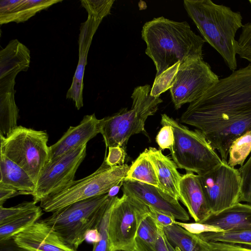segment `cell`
I'll return each mask as SVG.
<instances>
[{
  "instance_id": "6da1fadb",
  "label": "cell",
  "mask_w": 251,
  "mask_h": 251,
  "mask_svg": "<svg viewBox=\"0 0 251 251\" xmlns=\"http://www.w3.org/2000/svg\"><path fill=\"white\" fill-rule=\"evenodd\" d=\"M180 123L195 127L227 161L232 142L251 130V64L232 72L190 103Z\"/></svg>"
},
{
  "instance_id": "7a4b0ae2",
  "label": "cell",
  "mask_w": 251,
  "mask_h": 251,
  "mask_svg": "<svg viewBox=\"0 0 251 251\" xmlns=\"http://www.w3.org/2000/svg\"><path fill=\"white\" fill-rule=\"evenodd\" d=\"M141 33L147 46L145 52L155 66L156 76L177 63L202 59L205 41L186 22L160 17L146 22Z\"/></svg>"
},
{
  "instance_id": "3957f363",
  "label": "cell",
  "mask_w": 251,
  "mask_h": 251,
  "mask_svg": "<svg viewBox=\"0 0 251 251\" xmlns=\"http://www.w3.org/2000/svg\"><path fill=\"white\" fill-rule=\"evenodd\" d=\"M183 5L204 41L221 55L230 70H236L235 35L243 25L240 12L210 0H184Z\"/></svg>"
},
{
  "instance_id": "277c9868",
  "label": "cell",
  "mask_w": 251,
  "mask_h": 251,
  "mask_svg": "<svg viewBox=\"0 0 251 251\" xmlns=\"http://www.w3.org/2000/svg\"><path fill=\"white\" fill-rule=\"evenodd\" d=\"M150 85L137 86L131 95L132 104L128 110L123 108L118 113L100 119V133L106 148L121 146L126 149L132 135L145 132L147 118L157 111L162 100L151 95Z\"/></svg>"
},
{
  "instance_id": "5b68a950",
  "label": "cell",
  "mask_w": 251,
  "mask_h": 251,
  "mask_svg": "<svg viewBox=\"0 0 251 251\" xmlns=\"http://www.w3.org/2000/svg\"><path fill=\"white\" fill-rule=\"evenodd\" d=\"M108 194L77 201L43 220L68 246L76 250L88 230L97 228L109 205Z\"/></svg>"
},
{
  "instance_id": "8992f818",
  "label": "cell",
  "mask_w": 251,
  "mask_h": 251,
  "mask_svg": "<svg viewBox=\"0 0 251 251\" xmlns=\"http://www.w3.org/2000/svg\"><path fill=\"white\" fill-rule=\"evenodd\" d=\"M161 124L173 129V145L170 150L177 168L201 175L222 162L221 157L199 130H190L165 114L161 115Z\"/></svg>"
},
{
  "instance_id": "52a82bcc",
  "label": "cell",
  "mask_w": 251,
  "mask_h": 251,
  "mask_svg": "<svg viewBox=\"0 0 251 251\" xmlns=\"http://www.w3.org/2000/svg\"><path fill=\"white\" fill-rule=\"evenodd\" d=\"M129 167L126 164L111 167L104 158L93 173L73 180L58 192L44 199L40 207L45 212L53 213L75 202L108 194L113 187L124 181Z\"/></svg>"
},
{
  "instance_id": "ba28073f",
  "label": "cell",
  "mask_w": 251,
  "mask_h": 251,
  "mask_svg": "<svg viewBox=\"0 0 251 251\" xmlns=\"http://www.w3.org/2000/svg\"><path fill=\"white\" fill-rule=\"evenodd\" d=\"M48 139L45 131L18 126L6 136L0 135V152L25 170L36 184L50 161Z\"/></svg>"
},
{
  "instance_id": "9c48e42d",
  "label": "cell",
  "mask_w": 251,
  "mask_h": 251,
  "mask_svg": "<svg viewBox=\"0 0 251 251\" xmlns=\"http://www.w3.org/2000/svg\"><path fill=\"white\" fill-rule=\"evenodd\" d=\"M149 211L148 206L129 195L116 196L108 223L110 251H129L132 248L141 220Z\"/></svg>"
},
{
  "instance_id": "30bf717a",
  "label": "cell",
  "mask_w": 251,
  "mask_h": 251,
  "mask_svg": "<svg viewBox=\"0 0 251 251\" xmlns=\"http://www.w3.org/2000/svg\"><path fill=\"white\" fill-rule=\"evenodd\" d=\"M204 194L212 214L220 212L240 202L241 178L238 169L222 162L198 175Z\"/></svg>"
},
{
  "instance_id": "8fae6325",
  "label": "cell",
  "mask_w": 251,
  "mask_h": 251,
  "mask_svg": "<svg viewBox=\"0 0 251 251\" xmlns=\"http://www.w3.org/2000/svg\"><path fill=\"white\" fill-rule=\"evenodd\" d=\"M210 65L202 59L180 64L169 89L176 109L201 97L219 80Z\"/></svg>"
},
{
  "instance_id": "7c38bea8",
  "label": "cell",
  "mask_w": 251,
  "mask_h": 251,
  "mask_svg": "<svg viewBox=\"0 0 251 251\" xmlns=\"http://www.w3.org/2000/svg\"><path fill=\"white\" fill-rule=\"evenodd\" d=\"M87 144L50 160L42 170L31 195L33 201L40 202L54 194L74 180L75 173L86 155Z\"/></svg>"
},
{
  "instance_id": "4fadbf2b",
  "label": "cell",
  "mask_w": 251,
  "mask_h": 251,
  "mask_svg": "<svg viewBox=\"0 0 251 251\" xmlns=\"http://www.w3.org/2000/svg\"><path fill=\"white\" fill-rule=\"evenodd\" d=\"M122 191L149 207L172 215L176 220L186 221L190 219L178 200L156 187L136 181L125 180Z\"/></svg>"
},
{
  "instance_id": "5bb4252c",
  "label": "cell",
  "mask_w": 251,
  "mask_h": 251,
  "mask_svg": "<svg viewBox=\"0 0 251 251\" xmlns=\"http://www.w3.org/2000/svg\"><path fill=\"white\" fill-rule=\"evenodd\" d=\"M104 18L88 14L86 21L82 23L78 37V61L66 98L72 100L77 110L83 106V77L87 56L93 37Z\"/></svg>"
},
{
  "instance_id": "9a60e30c",
  "label": "cell",
  "mask_w": 251,
  "mask_h": 251,
  "mask_svg": "<svg viewBox=\"0 0 251 251\" xmlns=\"http://www.w3.org/2000/svg\"><path fill=\"white\" fill-rule=\"evenodd\" d=\"M27 251H77L67 245L43 220H38L13 237Z\"/></svg>"
},
{
  "instance_id": "2e32d148",
  "label": "cell",
  "mask_w": 251,
  "mask_h": 251,
  "mask_svg": "<svg viewBox=\"0 0 251 251\" xmlns=\"http://www.w3.org/2000/svg\"><path fill=\"white\" fill-rule=\"evenodd\" d=\"M100 120L95 114L84 116L76 126H71L62 136L50 146V160L62 155L71 150L86 144L100 133Z\"/></svg>"
},
{
  "instance_id": "e0dca14e",
  "label": "cell",
  "mask_w": 251,
  "mask_h": 251,
  "mask_svg": "<svg viewBox=\"0 0 251 251\" xmlns=\"http://www.w3.org/2000/svg\"><path fill=\"white\" fill-rule=\"evenodd\" d=\"M179 193V201L187 207L195 222L202 223L212 214L198 175L187 172L182 176Z\"/></svg>"
},
{
  "instance_id": "ac0fdd59",
  "label": "cell",
  "mask_w": 251,
  "mask_h": 251,
  "mask_svg": "<svg viewBox=\"0 0 251 251\" xmlns=\"http://www.w3.org/2000/svg\"><path fill=\"white\" fill-rule=\"evenodd\" d=\"M29 49L17 39L0 51V83L15 82L18 74L26 71L30 63Z\"/></svg>"
},
{
  "instance_id": "d6986e66",
  "label": "cell",
  "mask_w": 251,
  "mask_h": 251,
  "mask_svg": "<svg viewBox=\"0 0 251 251\" xmlns=\"http://www.w3.org/2000/svg\"><path fill=\"white\" fill-rule=\"evenodd\" d=\"M60 0H1L0 24L25 22Z\"/></svg>"
},
{
  "instance_id": "ffe728a7",
  "label": "cell",
  "mask_w": 251,
  "mask_h": 251,
  "mask_svg": "<svg viewBox=\"0 0 251 251\" xmlns=\"http://www.w3.org/2000/svg\"><path fill=\"white\" fill-rule=\"evenodd\" d=\"M146 150L155 167L160 189L179 200V185L181 176L176 164L161 150L150 147Z\"/></svg>"
},
{
  "instance_id": "44dd1931",
  "label": "cell",
  "mask_w": 251,
  "mask_h": 251,
  "mask_svg": "<svg viewBox=\"0 0 251 251\" xmlns=\"http://www.w3.org/2000/svg\"><path fill=\"white\" fill-rule=\"evenodd\" d=\"M201 223L217 226L224 231L251 230V205L238 202Z\"/></svg>"
},
{
  "instance_id": "7402d4cb",
  "label": "cell",
  "mask_w": 251,
  "mask_h": 251,
  "mask_svg": "<svg viewBox=\"0 0 251 251\" xmlns=\"http://www.w3.org/2000/svg\"><path fill=\"white\" fill-rule=\"evenodd\" d=\"M0 183L20 192L32 195L36 184L22 168L0 152Z\"/></svg>"
},
{
  "instance_id": "603a6c76",
  "label": "cell",
  "mask_w": 251,
  "mask_h": 251,
  "mask_svg": "<svg viewBox=\"0 0 251 251\" xmlns=\"http://www.w3.org/2000/svg\"><path fill=\"white\" fill-rule=\"evenodd\" d=\"M14 89L0 90V135L6 136L17 126L19 109Z\"/></svg>"
},
{
  "instance_id": "cb8c5ba5",
  "label": "cell",
  "mask_w": 251,
  "mask_h": 251,
  "mask_svg": "<svg viewBox=\"0 0 251 251\" xmlns=\"http://www.w3.org/2000/svg\"><path fill=\"white\" fill-rule=\"evenodd\" d=\"M125 180L136 181L160 189L155 167L146 149L129 167Z\"/></svg>"
},
{
  "instance_id": "d4e9b609",
  "label": "cell",
  "mask_w": 251,
  "mask_h": 251,
  "mask_svg": "<svg viewBox=\"0 0 251 251\" xmlns=\"http://www.w3.org/2000/svg\"><path fill=\"white\" fill-rule=\"evenodd\" d=\"M42 215V209L40 206H37L35 208L0 225V241L12 238L39 220Z\"/></svg>"
},
{
  "instance_id": "484cf974",
  "label": "cell",
  "mask_w": 251,
  "mask_h": 251,
  "mask_svg": "<svg viewBox=\"0 0 251 251\" xmlns=\"http://www.w3.org/2000/svg\"><path fill=\"white\" fill-rule=\"evenodd\" d=\"M163 228L167 241L174 248L180 251H201L196 234L176 224Z\"/></svg>"
},
{
  "instance_id": "4316f807",
  "label": "cell",
  "mask_w": 251,
  "mask_h": 251,
  "mask_svg": "<svg viewBox=\"0 0 251 251\" xmlns=\"http://www.w3.org/2000/svg\"><path fill=\"white\" fill-rule=\"evenodd\" d=\"M198 235L206 241L240 245L251 248V230L205 232Z\"/></svg>"
},
{
  "instance_id": "83f0119b",
  "label": "cell",
  "mask_w": 251,
  "mask_h": 251,
  "mask_svg": "<svg viewBox=\"0 0 251 251\" xmlns=\"http://www.w3.org/2000/svg\"><path fill=\"white\" fill-rule=\"evenodd\" d=\"M251 152V130L234 140L228 150V164L232 168L242 166Z\"/></svg>"
},
{
  "instance_id": "f1b7e54d",
  "label": "cell",
  "mask_w": 251,
  "mask_h": 251,
  "mask_svg": "<svg viewBox=\"0 0 251 251\" xmlns=\"http://www.w3.org/2000/svg\"><path fill=\"white\" fill-rule=\"evenodd\" d=\"M180 64V63H177L159 75L155 76L151 90L150 94L151 96L154 97H159L162 93L171 88Z\"/></svg>"
},
{
  "instance_id": "f546056e",
  "label": "cell",
  "mask_w": 251,
  "mask_h": 251,
  "mask_svg": "<svg viewBox=\"0 0 251 251\" xmlns=\"http://www.w3.org/2000/svg\"><path fill=\"white\" fill-rule=\"evenodd\" d=\"M158 233V225L149 211L142 218L137 232V237L154 246Z\"/></svg>"
},
{
  "instance_id": "4dcf8cb0",
  "label": "cell",
  "mask_w": 251,
  "mask_h": 251,
  "mask_svg": "<svg viewBox=\"0 0 251 251\" xmlns=\"http://www.w3.org/2000/svg\"><path fill=\"white\" fill-rule=\"evenodd\" d=\"M115 197H111L108 207L97 228L100 232L101 238L99 242L93 244L92 251H110L108 237V223L111 210L114 201Z\"/></svg>"
},
{
  "instance_id": "1f68e13d",
  "label": "cell",
  "mask_w": 251,
  "mask_h": 251,
  "mask_svg": "<svg viewBox=\"0 0 251 251\" xmlns=\"http://www.w3.org/2000/svg\"><path fill=\"white\" fill-rule=\"evenodd\" d=\"M238 169L241 178L239 202L251 205V155Z\"/></svg>"
},
{
  "instance_id": "d6a6232c",
  "label": "cell",
  "mask_w": 251,
  "mask_h": 251,
  "mask_svg": "<svg viewBox=\"0 0 251 251\" xmlns=\"http://www.w3.org/2000/svg\"><path fill=\"white\" fill-rule=\"evenodd\" d=\"M36 202L25 201L15 206L6 208L2 205L0 206V225L19 216L24 213L33 209L37 206Z\"/></svg>"
},
{
  "instance_id": "836d02e7",
  "label": "cell",
  "mask_w": 251,
  "mask_h": 251,
  "mask_svg": "<svg viewBox=\"0 0 251 251\" xmlns=\"http://www.w3.org/2000/svg\"><path fill=\"white\" fill-rule=\"evenodd\" d=\"M237 41V54L251 64V22L243 25Z\"/></svg>"
},
{
  "instance_id": "e575fe53",
  "label": "cell",
  "mask_w": 251,
  "mask_h": 251,
  "mask_svg": "<svg viewBox=\"0 0 251 251\" xmlns=\"http://www.w3.org/2000/svg\"><path fill=\"white\" fill-rule=\"evenodd\" d=\"M202 251H251V248L240 245L204 241L196 235Z\"/></svg>"
},
{
  "instance_id": "d590c367",
  "label": "cell",
  "mask_w": 251,
  "mask_h": 251,
  "mask_svg": "<svg viewBox=\"0 0 251 251\" xmlns=\"http://www.w3.org/2000/svg\"><path fill=\"white\" fill-rule=\"evenodd\" d=\"M80 2L88 14L98 15L104 18L110 14L114 0H82Z\"/></svg>"
},
{
  "instance_id": "8d00e7d4",
  "label": "cell",
  "mask_w": 251,
  "mask_h": 251,
  "mask_svg": "<svg viewBox=\"0 0 251 251\" xmlns=\"http://www.w3.org/2000/svg\"><path fill=\"white\" fill-rule=\"evenodd\" d=\"M175 224L181 226L190 233L196 235L205 232H220L224 231L223 229L217 226L201 223H186L176 220Z\"/></svg>"
},
{
  "instance_id": "74e56055",
  "label": "cell",
  "mask_w": 251,
  "mask_h": 251,
  "mask_svg": "<svg viewBox=\"0 0 251 251\" xmlns=\"http://www.w3.org/2000/svg\"><path fill=\"white\" fill-rule=\"evenodd\" d=\"M156 142L161 150H171L174 141L172 128L169 125L162 126L156 137Z\"/></svg>"
},
{
  "instance_id": "f35d334b",
  "label": "cell",
  "mask_w": 251,
  "mask_h": 251,
  "mask_svg": "<svg viewBox=\"0 0 251 251\" xmlns=\"http://www.w3.org/2000/svg\"><path fill=\"white\" fill-rule=\"evenodd\" d=\"M109 152L107 156L105 155V159L107 164L114 167L124 165L126 155V149L121 146L111 147L108 148Z\"/></svg>"
},
{
  "instance_id": "ab89813d",
  "label": "cell",
  "mask_w": 251,
  "mask_h": 251,
  "mask_svg": "<svg viewBox=\"0 0 251 251\" xmlns=\"http://www.w3.org/2000/svg\"><path fill=\"white\" fill-rule=\"evenodd\" d=\"M149 212L156 223L163 227L171 226L175 224L176 219L171 215L149 207Z\"/></svg>"
},
{
  "instance_id": "60d3db41",
  "label": "cell",
  "mask_w": 251,
  "mask_h": 251,
  "mask_svg": "<svg viewBox=\"0 0 251 251\" xmlns=\"http://www.w3.org/2000/svg\"><path fill=\"white\" fill-rule=\"evenodd\" d=\"M19 195L22 194L14 188L0 183V206L7 200Z\"/></svg>"
},
{
  "instance_id": "b9f144b4",
  "label": "cell",
  "mask_w": 251,
  "mask_h": 251,
  "mask_svg": "<svg viewBox=\"0 0 251 251\" xmlns=\"http://www.w3.org/2000/svg\"><path fill=\"white\" fill-rule=\"evenodd\" d=\"M158 233L154 245L156 251H169L166 244V238L163 227L158 225Z\"/></svg>"
},
{
  "instance_id": "7bdbcfd3",
  "label": "cell",
  "mask_w": 251,
  "mask_h": 251,
  "mask_svg": "<svg viewBox=\"0 0 251 251\" xmlns=\"http://www.w3.org/2000/svg\"><path fill=\"white\" fill-rule=\"evenodd\" d=\"M129 251H156L154 246L136 237L134 245Z\"/></svg>"
},
{
  "instance_id": "ee69618b",
  "label": "cell",
  "mask_w": 251,
  "mask_h": 251,
  "mask_svg": "<svg viewBox=\"0 0 251 251\" xmlns=\"http://www.w3.org/2000/svg\"><path fill=\"white\" fill-rule=\"evenodd\" d=\"M0 251H27L19 247L15 242L13 238L0 241Z\"/></svg>"
},
{
  "instance_id": "f6af8a7d",
  "label": "cell",
  "mask_w": 251,
  "mask_h": 251,
  "mask_svg": "<svg viewBox=\"0 0 251 251\" xmlns=\"http://www.w3.org/2000/svg\"><path fill=\"white\" fill-rule=\"evenodd\" d=\"M101 235L97 228H92L88 230L85 235V240L87 242L93 244L99 242Z\"/></svg>"
},
{
  "instance_id": "bcb514c9",
  "label": "cell",
  "mask_w": 251,
  "mask_h": 251,
  "mask_svg": "<svg viewBox=\"0 0 251 251\" xmlns=\"http://www.w3.org/2000/svg\"><path fill=\"white\" fill-rule=\"evenodd\" d=\"M123 182L119 184V185L113 187L108 193V195L110 197H113L116 196V194L119 192L120 188L123 186Z\"/></svg>"
},
{
  "instance_id": "7dc6e473",
  "label": "cell",
  "mask_w": 251,
  "mask_h": 251,
  "mask_svg": "<svg viewBox=\"0 0 251 251\" xmlns=\"http://www.w3.org/2000/svg\"><path fill=\"white\" fill-rule=\"evenodd\" d=\"M166 244L169 251H180L179 249L174 248L167 240Z\"/></svg>"
},
{
  "instance_id": "c3c4849f",
  "label": "cell",
  "mask_w": 251,
  "mask_h": 251,
  "mask_svg": "<svg viewBox=\"0 0 251 251\" xmlns=\"http://www.w3.org/2000/svg\"><path fill=\"white\" fill-rule=\"evenodd\" d=\"M201 251H202L201 250Z\"/></svg>"
}]
</instances>
